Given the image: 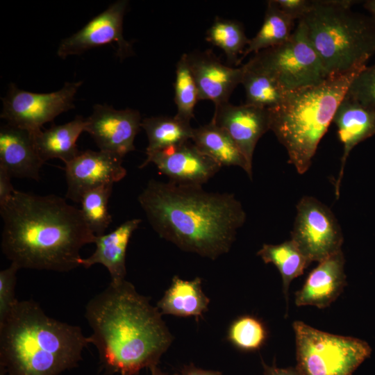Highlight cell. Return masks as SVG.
<instances>
[{
	"instance_id": "1",
	"label": "cell",
	"mask_w": 375,
	"mask_h": 375,
	"mask_svg": "<svg viewBox=\"0 0 375 375\" xmlns=\"http://www.w3.org/2000/svg\"><path fill=\"white\" fill-rule=\"evenodd\" d=\"M0 214L1 251L19 269L69 272L81 266V248L96 240L81 210L55 194L16 190Z\"/></svg>"
},
{
	"instance_id": "2",
	"label": "cell",
	"mask_w": 375,
	"mask_h": 375,
	"mask_svg": "<svg viewBox=\"0 0 375 375\" xmlns=\"http://www.w3.org/2000/svg\"><path fill=\"white\" fill-rule=\"evenodd\" d=\"M138 201L160 238L211 260L229 251L247 217L234 194L209 192L202 185L153 179Z\"/></svg>"
},
{
	"instance_id": "3",
	"label": "cell",
	"mask_w": 375,
	"mask_h": 375,
	"mask_svg": "<svg viewBox=\"0 0 375 375\" xmlns=\"http://www.w3.org/2000/svg\"><path fill=\"white\" fill-rule=\"evenodd\" d=\"M85 317L92 331L90 344L110 373L136 375L158 365L173 340L158 308L126 280L110 283L91 299Z\"/></svg>"
},
{
	"instance_id": "4",
	"label": "cell",
	"mask_w": 375,
	"mask_h": 375,
	"mask_svg": "<svg viewBox=\"0 0 375 375\" xmlns=\"http://www.w3.org/2000/svg\"><path fill=\"white\" fill-rule=\"evenodd\" d=\"M89 344L81 328L19 301L0 324V367L6 375H58L78 365Z\"/></svg>"
},
{
	"instance_id": "5",
	"label": "cell",
	"mask_w": 375,
	"mask_h": 375,
	"mask_svg": "<svg viewBox=\"0 0 375 375\" xmlns=\"http://www.w3.org/2000/svg\"><path fill=\"white\" fill-rule=\"evenodd\" d=\"M365 66L289 92L279 106L269 110L270 130L285 148L289 162L299 174L310 168L340 103Z\"/></svg>"
},
{
	"instance_id": "6",
	"label": "cell",
	"mask_w": 375,
	"mask_h": 375,
	"mask_svg": "<svg viewBox=\"0 0 375 375\" xmlns=\"http://www.w3.org/2000/svg\"><path fill=\"white\" fill-rule=\"evenodd\" d=\"M351 0H315L303 20L328 77L366 65L375 54V19Z\"/></svg>"
},
{
	"instance_id": "7",
	"label": "cell",
	"mask_w": 375,
	"mask_h": 375,
	"mask_svg": "<svg viewBox=\"0 0 375 375\" xmlns=\"http://www.w3.org/2000/svg\"><path fill=\"white\" fill-rule=\"evenodd\" d=\"M297 367L303 375H351L372 348L360 339L331 334L301 321L293 323Z\"/></svg>"
},
{
	"instance_id": "8",
	"label": "cell",
	"mask_w": 375,
	"mask_h": 375,
	"mask_svg": "<svg viewBox=\"0 0 375 375\" xmlns=\"http://www.w3.org/2000/svg\"><path fill=\"white\" fill-rule=\"evenodd\" d=\"M291 92L321 83L328 78L310 42L303 20L284 43L260 51L249 60Z\"/></svg>"
},
{
	"instance_id": "9",
	"label": "cell",
	"mask_w": 375,
	"mask_h": 375,
	"mask_svg": "<svg viewBox=\"0 0 375 375\" xmlns=\"http://www.w3.org/2000/svg\"><path fill=\"white\" fill-rule=\"evenodd\" d=\"M311 263L321 262L342 250L343 235L331 209L316 198L303 197L290 238Z\"/></svg>"
},
{
	"instance_id": "10",
	"label": "cell",
	"mask_w": 375,
	"mask_h": 375,
	"mask_svg": "<svg viewBox=\"0 0 375 375\" xmlns=\"http://www.w3.org/2000/svg\"><path fill=\"white\" fill-rule=\"evenodd\" d=\"M83 81L65 82L61 89L50 93H34L10 83L2 98L1 118L8 124L37 132L57 116L74 108V101Z\"/></svg>"
},
{
	"instance_id": "11",
	"label": "cell",
	"mask_w": 375,
	"mask_h": 375,
	"mask_svg": "<svg viewBox=\"0 0 375 375\" xmlns=\"http://www.w3.org/2000/svg\"><path fill=\"white\" fill-rule=\"evenodd\" d=\"M128 2L119 0L92 18L81 29L62 40L57 55L62 59L78 55L91 49L117 43V56L124 59L133 54L132 44L123 35V21Z\"/></svg>"
},
{
	"instance_id": "12",
	"label": "cell",
	"mask_w": 375,
	"mask_h": 375,
	"mask_svg": "<svg viewBox=\"0 0 375 375\" xmlns=\"http://www.w3.org/2000/svg\"><path fill=\"white\" fill-rule=\"evenodd\" d=\"M142 120L137 110H116L106 104L97 103L92 114L85 118V131L90 135L100 151L122 159L135 149L134 140Z\"/></svg>"
},
{
	"instance_id": "13",
	"label": "cell",
	"mask_w": 375,
	"mask_h": 375,
	"mask_svg": "<svg viewBox=\"0 0 375 375\" xmlns=\"http://www.w3.org/2000/svg\"><path fill=\"white\" fill-rule=\"evenodd\" d=\"M190 141L146 153V159L140 168L153 163L160 172L169 178V181L183 185H203L222 167L203 154Z\"/></svg>"
},
{
	"instance_id": "14",
	"label": "cell",
	"mask_w": 375,
	"mask_h": 375,
	"mask_svg": "<svg viewBox=\"0 0 375 375\" xmlns=\"http://www.w3.org/2000/svg\"><path fill=\"white\" fill-rule=\"evenodd\" d=\"M65 165L66 197L76 203H79L86 191L103 185L114 184L126 175L122 158L100 150L80 151Z\"/></svg>"
},
{
	"instance_id": "15",
	"label": "cell",
	"mask_w": 375,
	"mask_h": 375,
	"mask_svg": "<svg viewBox=\"0 0 375 375\" xmlns=\"http://www.w3.org/2000/svg\"><path fill=\"white\" fill-rule=\"evenodd\" d=\"M211 121L230 135L252 172L256 144L270 130V110L245 103L235 106L227 102L215 106Z\"/></svg>"
},
{
	"instance_id": "16",
	"label": "cell",
	"mask_w": 375,
	"mask_h": 375,
	"mask_svg": "<svg viewBox=\"0 0 375 375\" xmlns=\"http://www.w3.org/2000/svg\"><path fill=\"white\" fill-rule=\"evenodd\" d=\"M186 56L197 85L199 101L210 100L215 106L229 102L233 90L241 83L243 66H227L211 50L194 51Z\"/></svg>"
},
{
	"instance_id": "17",
	"label": "cell",
	"mask_w": 375,
	"mask_h": 375,
	"mask_svg": "<svg viewBox=\"0 0 375 375\" xmlns=\"http://www.w3.org/2000/svg\"><path fill=\"white\" fill-rule=\"evenodd\" d=\"M45 162L36 148L34 132L8 123L0 128V167L11 177L40 178Z\"/></svg>"
},
{
	"instance_id": "18",
	"label": "cell",
	"mask_w": 375,
	"mask_h": 375,
	"mask_svg": "<svg viewBox=\"0 0 375 375\" xmlns=\"http://www.w3.org/2000/svg\"><path fill=\"white\" fill-rule=\"evenodd\" d=\"M345 284L344 257L341 250L319 262L311 271L295 293V304L326 308L338 297Z\"/></svg>"
},
{
	"instance_id": "19",
	"label": "cell",
	"mask_w": 375,
	"mask_h": 375,
	"mask_svg": "<svg viewBox=\"0 0 375 375\" xmlns=\"http://www.w3.org/2000/svg\"><path fill=\"white\" fill-rule=\"evenodd\" d=\"M333 122L343 145L340 168L335 184V193L338 199L344 166L350 152L358 144L375 135V112L365 108L346 93L335 111Z\"/></svg>"
},
{
	"instance_id": "20",
	"label": "cell",
	"mask_w": 375,
	"mask_h": 375,
	"mask_svg": "<svg viewBox=\"0 0 375 375\" xmlns=\"http://www.w3.org/2000/svg\"><path fill=\"white\" fill-rule=\"evenodd\" d=\"M142 220H127L109 233L97 236L93 253L81 260V266L89 268L101 264L108 271L112 285H117L126 280V255L129 240Z\"/></svg>"
},
{
	"instance_id": "21",
	"label": "cell",
	"mask_w": 375,
	"mask_h": 375,
	"mask_svg": "<svg viewBox=\"0 0 375 375\" xmlns=\"http://www.w3.org/2000/svg\"><path fill=\"white\" fill-rule=\"evenodd\" d=\"M209 303L210 299L202 290L200 278L187 281L175 276L156 307L162 315L194 317L198 321L208 310Z\"/></svg>"
},
{
	"instance_id": "22",
	"label": "cell",
	"mask_w": 375,
	"mask_h": 375,
	"mask_svg": "<svg viewBox=\"0 0 375 375\" xmlns=\"http://www.w3.org/2000/svg\"><path fill=\"white\" fill-rule=\"evenodd\" d=\"M85 128V118L77 115L66 124H53L48 129L34 132L36 148L43 161L58 158L66 164L73 160L80 153L76 142Z\"/></svg>"
},
{
	"instance_id": "23",
	"label": "cell",
	"mask_w": 375,
	"mask_h": 375,
	"mask_svg": "<svg viewBox=\"0 0 375 375\" xmlns=\"http://www.w3.org/2000/svg\"><path fill=\"white\" fill-rule=\"evenodd\" d=\"M191 141L203 154L221 167H239L251 179L252 172L237 144L225 130L212 121L198 128H193Z\"/></svg>"
},
{
	"instance_id": "24",
	"label": "cell",
	"mask_w": 375,
	"mask_h": 375,
	"mask_svg": "<svg viewBox=\"0 0 375 375\" xmlns=\"http://www.w3.org/2000/svg\"><path fill=\"white\" fill-rule=\"evenodd\" d=\"M242 84L245 103L272 110L279 106L288 94L267 72L249 60L243 65Z\"/></svg>"
},
{
	"instance_id": "25",
	"label": "cell",
	"mask_w": 375,
	"mask_h": 375,
	"mask_svg": "<svg viewBox=\"0 0 375 375\" xmlns=\"http://www.w3.org/2000/svg\"><path fill=\"white\" fill-rule=\"evenodd\" d=\"M257 255L265 263H272L278 269L282 278L283 294L288 300L290 283L303 274L310 261L291 239L278 244H264Z\"/></svg>"
},
{
	"instance_id": "26",
	"label": "cell",
	"mask_w": 375,
	"mask_h": 375,
	"mask_svg": "<svg viewBox=\"0 0 375 375\" xmlns=\"http://www.w3.org/2000/svg\"><path fill=\"white\" fill-rule=\"evenodd\" d=\"M294 24V21L283 13L273 0L267 1L262 26L256 35L249 39L240 62L251 53L255 54L285 42L293 32Z\"/></svg>"
},
{
	"instance_id": "27",
	"label": "cell",
	"mask_w": 375,
	"mask_h": 375,
	"mask_svg": "<svg viewBox=\"0 0 375 375\" xmlns=\"http://www.w3.org/2000/svg\"><path fill=\"white\" fill-rule=\"evenodd\" d=\"M141 127L148 139L146 153L190 141L193 130L190 122L175 116L147 117L142 120Z\"/></svg>"
},
{
	"instance_id": "28",
	"label": "cell",
	"mask_w": 375,
	"mask_h": 375,
	"mask_svg": "<svg viewBox=\"0 0 375 375\" xmlns=\"http://www.w3.org/2000/svg\"><path fill=\"white\" fill-rule=\"evenodd\" d=\"M206 40L221 49L230 63L238 65L239 55L244 52L249 39L243 25L236 20L216 17L206 32Z\"/></svg>"
},
{
	"instance_id": "29",
	"label": "cell",
	"mask_w": 375,
	"mask_h": 375,
	"mask_svg": "<svg viewBox=\"0 0 375 375\" xmlns=\"http://www.w3.org/2000/svg\"><path fill=\"white\" fill-rule=\"evenodd\" d=\"M113 185L106 184L90 189L80 199V210L83 219L97 236L105 234L112 222L108 206Z\"/></svg>"
},
{
	"instance_id": "30",
	"label": "cell",
	"mask_w": 375,
	"mask_h": 375,
	"mask_svg": "<svg viewBox=\"0 0 375 375\" xmlns=\"http://www.w3.org/2000/svg\"><path fill=\"white\" fill-rule=\"evenodd\" d=\"M174 101L177 118L190 122L194 117V109L199 101L197 85L189 67L186 53L181 56L176 65Z\"/></svg>"
},
{
	"instance_id": "31",
	"label": "cell",
	"mask_w": 375,
	"mask_h": 375,
	"mask_svg": "<svg viewBox=\"0 0 375 375\" xmlns=\"http://www.w3.org/2000/svg\"><path fill=\"white\" fill-rule=\"evenodd\" d=\"M266 338L267 331L263 324L249 315L235 319L228 331V340L242 351L258 350L263 345Z\"/></svg>"
},
{
	"instance_id": "32",
	"label": "cell",
	"mask_w": 375,
	"mask_h": 375,
	"mask_svg": "<svg viewBox=\"0 0 375 375\" xmlns=\"http://www.w3.org/2000/svg\"><path fill=\"white\" fill-rule=\"evenodd\" d=\"M347 94L365 108L375 112V62L365 66L351 83Z\"/></svg>"
},
{
	"instance_id": "33",
	"label": "cell",
	"mask_w": 375,
	"mask_h": 375,
	"mask_svg": "<svg viewBox=\"0 0 375 375\" xmlns=\"http://www.w3.org/2000/svg\"><path fill=\"white\" fill-rule=\"evenodd\" d=\"M15 264L0 272V324L6 319L18 300L15 298L17 272Z\"/></svg>"
},
{
	"instance_id": "34",
	"label": "cell",
	"mask_w": 375,
	"mask_h": 375,
	"mask_svg": "<svg viewBox=\"0 0 375 375\" xmlns=\"http://www.w3.org/2000/svg\"><path fill=\"white\" fill-rule=\"evenodd\" d=\"M277 8L293 21L303 19L310 10L312 1L273 0Z\"/></svg>"
},
{
	"instance_id": "35",
	"label": "cell",
	"mask_w": 375,
	"mask_h": 375,
	"mask_svg": "<svg viewBox=\"0 0 375 375\" xmlns=\"http://www.w3.org/2000/svg\"><path fill=\"white\" fill-rule=\"evenodd\" d=\"M11 178L6 169L0 167V207L8 202L16 191Z\"/></svg>"
},
{
	"instance_id": "36",
	"label": "cell",
	"mask_w": 375,
	"mask_h": 375,
	"mask_svg": "<svg viewBox=\"0 0 375 375\" xmlns=\"http://www.w3.org/2000/svg\"><path fill=\"white\" fill-rule=\"evenodd\" d=\"M264 375H303L297 367L279 368L276 365H268L262 360Z\"/></svg>"
},
{
	"instance_id": "37",
	"label": "cell",
	"mask_w": 375,
	"mask_h": 375,
	"mask_svg": "<svg viewBox=\"0 0 375 375\" xmlns=\"http://www.w3.org/2000/svg\"><path fill=\"white\" fill-rule=\"evenodd\" d=\"M177 375H222V373L218 371L203 369L191 363L183 367Z\"/></svg>"
},
{
	"instance_id": "38",
	"label": "cell",
	"mask_w": 375,
	"mask_h": 375,
	"mask_svg": "<svg viewBox=\"0 0 375 375\" xmlns=\"http://www.w3.org/2000/svg\"><path fill=\"white\" fill-rule=\"evenodd\" d=\"M365 8L368 10L375 19V0H367L364 3Z\"/></svg>"
},
{
	"instance_id": "39",
	"label": "cell",
	"mask_w": 375,
	"mask_h": 375,
	"mask_svg": "<svg viewBox=\"0 0 375 375\" xmlns=\"http://www.w3.org/2000/svg\"><path fill=\"white\" fill-rule=\"evenodd\" d=\"M151 371V375H169L165 372H163L158 365H153L149 368ZM172 375H177V374H174Z\"/></svg>"
},
{
	"instance_id": "40",
	"label": "cell",
	"mask_w": 375,
	"mask_h": 375,
	"mask_svg": "<svg viewBox=\"0 0 375 375\" xmlns=\"http://www.w3.org/2000/svg\"><path fill=\"white\" fill-rule=\"evenodd\" d=\"M0 375H6V372L2 368H0Z\"/></svg>"
}]
</instances>
